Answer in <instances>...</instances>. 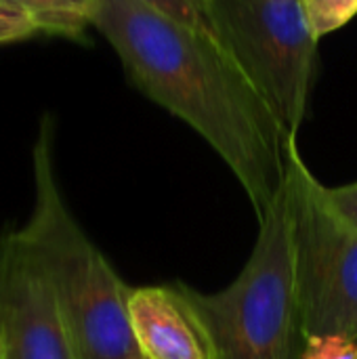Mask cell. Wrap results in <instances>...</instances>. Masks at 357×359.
Instances as JSON below:
<instances>
[{
  "label": "cell",
  "instance_id": "6da1fadb",
  "mask_svg": "<svg viewBox=\"0 0 357 359\" xmlns=\"http://www.w3.org/2000/svg\"><path fill=\"white\" fill-rule=\"evenodd\" d=\"M93 25L114 46L130 84L217 151L261 221L284 183L290 139L225 44L141 0H101Z\"/></svg>",
  "mask_w": 357,
  "mask_h": 359
},
{
  "label": "cell",
  "instance_id": "7a4b0ae2",
  "mask_svg": "<svg viewBox=\"0 0 357 359\" xmlns=\"http://www.w3.org/2000/svg\"><path fill=\"white\" fill-rule=\"evenodd\" d=\"M50 118L34 147L36 206L23 242L42 265L76 359H143L128 320V290L69 215L53 172Z\"/></svg>",
  "mask_w": 357,
  "mask_h": 359
},
{
  "label": "cell",
  "instance_id": "3957f363",
  "mask_svg": "<svg viewBox=\"0 0 357 359\" xmlns=\"http://www.w3.org/2000/svg\"><path fill=\"white\" fill-rule=\"evenodd\" d=\"M187 292L206 324L215 359H303L309 337L299 301L295 194L286 172L259 221L242 273L221 292Z\"/></svg>",
  "mask_w": 357,
  "mask_h": 359
},
{
  "label": "cell",
  "instance_id": "277c9868",
  "mask_svg": "<svg viewBox=\"0 0 357 359\" xmlns=\"http://www.w3.org/2000/svg\"><path fill=\"white\" fill-rule=\"evenodd\" d=\"M217 38L269 103L288 139L309 111L318 38L299 0H206Z\"/></svg>",
  "mask_w": 357,
  "mask_h": 359
},
{
  "label": "cell",
  "instance_id": "5b68a950",
  "mask_svg": "<svg viewBox=\"0 0 357 359\" xmlns=\"http://www.w3.org/2000/svg\"><path fill=\"white\" fill-rule=\"evenodd\" d=\"M286 177L295 194L297 284L307 337L357 334V231L328 204L324 185L286 143Z\"/></svg>",
  "mask_w": 357,
  "mask_h": 359
},
{
  "label": "cell",
  "instance_id": "8992f818",
  "mask_svg": "<svg viewBox=\"0 0 357 359\" xmlns=\"http://www.w3.org/2000/svg\"><path fill=\"white\" fill-rule=\"evenodd\" d=\"M2 359H76L53 286L19 231L0 240Z\"/></svg>",
  "mask_w": 357,
  "mask_h": 359
},
{
  "label": "cell",
  "instance_id": "52a82bcc",
  "mask_svg": "<svg viewBox=\"0 0 357 359\" xmlns=\"http://www.w3.org/2000/svg\"><path fill=\"white\" fill-rule=\"evenodd\" d=\"M128 320L143 359H215L210 334L187 288H130Z\"/></svg>",
  "mask_w": 357,
  "mask_h": 359
},
{
  "label": "cell",
  "instance_id": "ba28073f",
  "mask_svg": "<svg viewBox=\"0 0 357 359\" xmlns=\"http://www.w3.org/2000/svg\"><path fill=\"white\" fill-rule=\"evenodd\" d=\"M23 8L38 32L78 38L93 25L101 0H11Z\"/></svg>",
  "mask_w": 357,
  "mask_h": 359
},
{
  "label": "cell",
  "instance_id": "9c48e42d",
  "mask_svg": "<svg viewBox=\"0 0 357 359\" xmlns=\"http://www.w3.org/2000/svg\"><path fill=\"white\" fill-rule=\"evenodd\" d=\"M311 34L324 36L341 29L357 15V0H299Z\"/></svg>",
  "mask_w": 357,
  "mask_h": 359
},
{
  "label": "cell",
  "instance_id": "30bf717a",
  "mask_svg": "<svg viewBox=\"0 0 357 359\" xmlns=\"http://www.w3.org/2000/svg\"><path fill=\"white\" fill-rule=\"evenodd\" d=\"M141 2L181 25H187L204 34H215L213 21L208 17L206 0H141Z\"/></svg>",
  "mask_w": 357,
  "mask_h": 359
},
{
  "label": "cell",
  "instance_id": "8fae6325",
  "mask_svg": "<svg viewBox=\"0 0 357 359\" xmlns=\"http://www.w3.org/2000/svg\"><path fill=\"white\" fill-rule=\"evenodd\" d=\"M38 34L36 23L29 15L11 0H0V44L23 40Z\"/></svg>",
  "mask_w": 357,
  "mask_h": 359
},
{
  "label": "cell",
  "instance_id": "7c38bea8",
  "mask_svg": "<svg viewBox=\"0 0 357 359\" xmlns=\"http://www.w3.org/2000/svg\"><path fill=\"white\" fill-rule=\"evenodd\" d=\"M303 359H357V345L349 337H309Z\"/></svg>",
  "mask_w": 357,
  "mask_h": 359
},
{
  "label": "cell",
  "instance_id": "4fadbf2b",
  "mask_svg": "<svg viewBox=\"0 0 357 359\" xmlns=\"http://www.w3.org/2000/svg\"><path fill=\"white\" fill-rule=\"evenodd\" d=\"M324 194L332 210L357 231V183H349L343 187L324 185Z\"/></svg>",
  "mask_w": 357,
  "mask_h": 359
},
{
  "label": "cell",
  "instance_id": "5bb4252c",
  "mask_svg": "<svg viewBox=\"0 0 357 359\" xmlns=\"http://www.w3.org/2000/svg\"><path fill=\"white\" fill-rule=\"evenodd\" d=\"M0 359H2V355H0Z\"/></svg>",
  "mask_w": 357,
  "mask_h": 359
}]
</instances>
